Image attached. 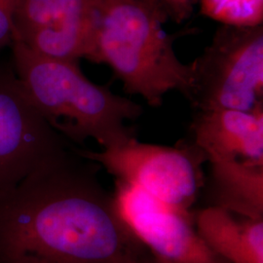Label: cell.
I'll return each instance as SVG.
<instances>
[{"label":"cell","mask_w":263,"mask_h":263,"mask_svg":"<svg viewBox=\"0 0 263 263\" xmlns=\"http://www.w3.org/2000/svg\"><path fill=\"white\" fill-rule=\"evenodd\" d=\"M188 101L196 111L263 108V28L227 25L191 63Z\"/></svg>","instance_id":"cell-4"},{"label":"cell","mask_w":263,"mask_h":263,"mask_svg":"<svg viewBox=\"0 0 263 263\" xmlns=\"http://www.w3.org/2000/svg\"><path fill=\"white\" fill-rule=\"evenodd\" d=\"M199 235L227 263H263V218L209 206L193 216Z\"/></svg>","instance_id":"cell-10"},{"label":"cell","mask_w":263,"mask_h":263,"mask_svg":"<svg viewBox=\"0 0 263 263\" xmlns=\"http://www.w3.org/2000/svg\"><path fill=\"white\" fill-rule=\"evenodd\" d=\"M138 1H140L141 3L145 4L146 6H148L151 9L154 10L155 12H157L161 16H163V17H165L166 19H168V16H167L166 12L162 8V6H161V4H160V2L158 0H138Z\"/></svg>","instance_id":"cell-14"},{"label":"cell","mask_w":263,"mask_h":263,"mask_svg":"<svg viewBox=\"0 0 263 263\" xmlns=\"http://www.w3.org/2000/svg\"><path fill=\"white\" fill-rule=\"evenodd\" d=\"M85 158L104 167L116 179L142 189L161 202L190 213L205 186V154L192 141L174 147L142 143L136 138L102 151L76 147Z\"/></svg>","instance_id":"cell-5"},{"label":"cell","mask_w":263,"mask_h":263,"mask_svg":"<svg viewBox=\"0 0 263 263\" xmlns=\"http://www.w3.org/2000/svg\"><path fill=\"white\" fill-rule=\"evenodd\" d=\"M190 130L191 141L208 162L236 161L263 167V108L196 111Z\"/></svg>","instance_id":"cell-9"},{"label":"cell","mask_w":263,"mask_h":263,"mask_svg":"<svg viewBox=\"0 0 263 263\" xmlns=\"http://www.w3.org/2000/svg\"><path fill=\"white\" fill-rule=\"evenodd\" d=\"M210 206L236 216L263 218V167L236 161L210 162Z\"/></svg>","instance_id":"cell-11"},{"label":"cell","mask_w":263,"mask_h":263,"mask_svg":"<svg viewBox=\"0 0 263 263\" xmlns=\"http://www.w3.org/2000/svg\"><path fill=\"white\" fill-rule=\"evenodd\" d=\"M100 167L72 145L0 192V263H141L151 257L118 215Z\"/></svg>","instance_id":"cell-1"},{"label":"cell","mask_w":263,"mask_h":263,"mask_svg":"<svg viewBox=\"0 0 263 263\" xmlns=\"http://www.w3.org/2000/svg\"><path fill=\"white\" fill-rule=\"evenodd\" d=\"M71 146L37 112L15 72L0 67V192Z\"/></svg>","instance_id":"cell-6"},{"label":"cell","mask_w":263,"mask_h":263,"mask_svg":"<svg viewBox=\"0 0 263 263\" xmlns=\"http://www.w3.org/2000/svg\"><path fill=\"white\" fill-rule=\"evenodd\" d=\"M167 19L138 0H97L85 59L106 64L124 90L151 106L179 91L188 99L192 65L179 61L174 36L162 27Z\"/></svg>","instance_id":"cell-3"},{"label":"cell","mask_w":263,"mask_h":263,"mask_svg":"<svg viewBox=\"0 0 263 263\" xmlns=\"http://www.w3.org/2000/svg\"><path fill=\"white\" fill-rule=\"evenodd\" d=\"M19 0H0V51L13 41V17Z\"/></svg>","instance_id":"cell-12"},{"label":"cell","mask_w":263,"mask_h":263,"mask_svg":"<svg viewBox=\"0 0 263 263\" xmlns=\"http://www.w3.org/2000/svg\"><path fill=\"white\" fill-rule=\"evenodd\" d=\"M113 198L124 223L158 262L227 263L199 235L191 213L120 179L115 181Z\"/></svg>","instance_id":"cell-7"},{"label":"cell","mask_w":263,"mask_h":263,"mask_svg":"<svg viewBox=\"0 0 263 263\" xmlns=\"http://www.w3.org/2000/svg\"><path fill=\"white\" fill-rule=\"evenodd\" d=\"M97 0H19L13 41L41 56L79 63L85 59Z\"/></svg>","instance_id":"cell-8"},{"label":"cell","mask_w":263,"mask_h":263,"mask_svg":"<svg viewBox=\"0 0 263 263\" xmlns=\"http://www.w3.org/2000/svg\"><path fill=\"white\" fill-rule=\"evenodd\" d=\"M14 72L28 100L66 141L83 144L93 139L104 148L135 138L125 122L142 113L140 104L113 94L108 85L89 80L78 63L51 59L11 43Z\"/></svg>","instance_id":"cell-2"},{"label":"cell","mask_w":263,"mask_h":263,"mask_svg":"<svg viewBox=\"0 0 263 263\" xmlns=\"http://www.w3.org/2000/svg\"><path fill=\"white\" fill-rule=\"evenodd\" d=\"M141 263H160V262H158V261H157V260H156V259H155V258H154V257H153V256H152V255H151V257H149V258H147V259H146V260H144V261H143V262H141Z\"/></svg>","instance_id":"cell-15"},{"label":"cell","mask_w":263,"mask_h":263,"mask_svg":"<svg viewBox=\"0 0 263 263\" xmlns=\"http://www.w3.org/2000/svg\"><path fill=\"white\" fill-rule=\"evenodd\" d=\"M162 8L166 12L168 18L176 23H181L187 20L193 10L197 0H158Z\"/></svg>","instance_id":"cell-13"}]
</instances>
